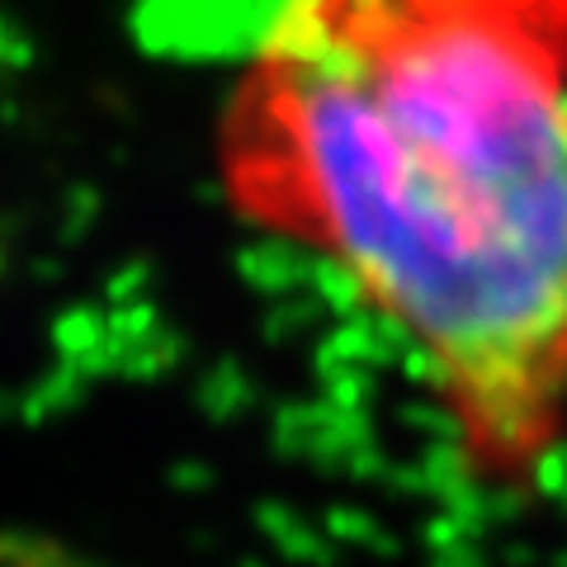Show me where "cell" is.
Here are the masks:
<instances>
[{"instance_id": "cell-3", "label": "cell", "mask_w": 567, "mask_h": 567, "mask_svg": "<svg viewBox=\"0 0 567 567\" xmlns=\"http://www.w3.org/2000/svg\"><path fill=\"white\" fill-rule=\"evenodd\" d=\"M33 58H39V48L24 29H14L10 20H0V71H29Z\"/></svg>"}, {"instance_id": "cell-2", "label": "cell", "mask_w": 567, "mask_h": 567, "mask_svg": "<svg viewBox=\"0 0 567 567\" xmlns=\"http://www.w3.org/2000/svg\"><path fill=\"white\" fill-rule=\"evenodd\" d=\"M0 567H104L85 548L52 535V529L0 525Z\"/></svg>"}, {"instance_id": "cell-1", "label": "cell", "mask_w": 567, "mask_h": 567, "mask_svg": "<svg viewBox=\"0 0 567 567\" xmlns=\"http://www.w3.org/2000/svg\"><path fill=\"white\" fill-rule=\"evenodd\" d=\"M223 199L412 369L450 464L567 440V0H251Z\"/></svg>"}]
</instances>
